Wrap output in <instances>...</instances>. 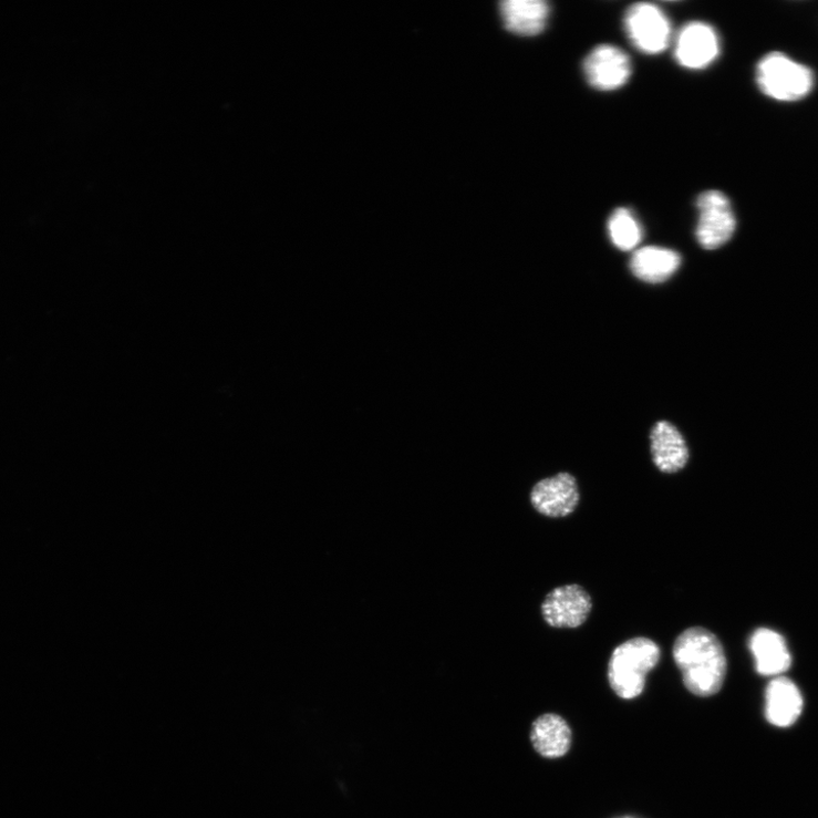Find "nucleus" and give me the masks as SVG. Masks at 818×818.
Instances as JSON below:
<instances>
[{"mask_svg": "<svg viewBox=\"0 0 818 818\" xmlns=\"http://www.w3.org/2000/svg\"><path fill=\"white\" fill-rule=\"evenodd\" d=\"M624 28L632 45L643 54L663 53L671 44L667 17L652 3H636L627 10Z\"/></svg>", "mask_w": 818, "mask_h": 818, "instance_id": "20e7f679", "label": "nucleus"}, {"mask_svg": "<svg viewBox=\"0 0 818 818\" xmlns=\"http://www.w3.org/2000/svg\"><path fill=\"white\" fill-rule=\"evenodd\" d=\"M614 818H641V817L632 816V815H625V816H620V817H614Z\"/></svg>", "mask_w": 818, "mask_h": 818, "instance_id": "f3484780", "label": "nucleus"}, {"mask_svg": "<svg viewBox=\"0 0 818 818\" xmlns=\"http://www.w3.org/2000/svg\"><path fill=\"white\" fill-rule=\"evenodd\" d=\"M749 649L762 675H779L791 665V654L784 636L773 630L758 629L750 638Z\"/></svg>", "mask_w": 818, "mask_h": 818, "instance_id": "f8f14e48", "label": "nucleus"}, {"mask_svg": "<svg viewBox=\"0 0 818 818\" xmlns=\"http://www.w3.org/2000/svg\"><path fill=\"white\" fill-rule=\"evenodd\" d=\"M534 508L548 518H567L578 507L580 493L576 478L568 472L539 482L531 490Z\"/></svg>", "mask_w": 818, "mask_h": 818, "instance_id": "1a4fd4ad", "label": "nucleus"}, {"mask_svg": "<svg viewBox=\"0 0 818 818\" xmlns=\"http://www.w3.org/2000/svg\"><path fill=\"white\" fill-rule=\"evenodd\" d=\"M756 82L759 91L778 102H798L806 99L815 85L814 72L780 52L766 54L757 64Z\"/></svg>", "mask_w": 818, "mask_h": 818, "instance_id": "7ed1b4c3", "label": "nucleus"}, {"mask_svg": "<svg viewBox=\"0 0 818 818\" xmlns=\"http://www.w3.org/2000/svg\"><path fill=\"white\" fill-rule=\"evenodd\" d=\"M804 701L798 686L787 677L774 679L766 688V718L779 727L793 725L803 712Z\"/></svg>", "mask_w": 818, "mask_h": 818, "instance_id": "9d476101", "label": "nucleus"}, {"mask_svg": "<svg viewBox=\"0 0 818 818\" xmlns=\"http://www.w3.org/2000/svg\"><path fill=\"white\" fill-rule=\"evenodd\" d=\"M721 51L715 29L704 22H691L682 28L675 40L676 62L688 70H703L712 65Z\"/></svg>", "mask_w": 818, "mask_h": 818, "instance_id": "0eeeda50", "label": "nucleus"}, {"mask_svg": "<svg viewBox=\"0 0 818 818\" xmlns=\"http://www.w3.org/2000/svg\"><path fill=\"white\" fill-rule=\"evenodd\" d=\"M583 72L592 89L613 92L623 87L632 74L629 56L613 45L593 49L583 62Z\"/></svg>", "mask_w": 818, "mask_h": 818, "instance_id": "6e6552de", "label": "nucleus"}, {"mask_svg": "<svg viewBox=\"0 0 818 818\" xmlns=\"http://www.w3.org/2000/svg\"><path fill=\"white\" fill-rule=\"evenodd\" d=\"M698 224L696 238L707 250H715L727 244L737 229L734 208L725 194L719 190H707L696 201Z\"/></svg>", "mask_w": 818, "mask_h": 818, "instance_id": "39448f33", "label": "nucleus"}, {"mask_svg": "<svg viewBox=\"0 0 818 818\" xmlns=\"http://www.w3.org/2000/svg\"><path fill=\"white\" fill-rule=\"evenodd\" d=\"M673 659L693 695L712 697L719 693L727 662L721 641L710 630L695 627L682 632L675 640Z\"/></svg>", "mask_w": 818, "mask_h": 818, "instance_id": "f257e3e1", "label": "nucleus"}, {"mask_svg": "<svg viewBox=\"0 0 818 818\" xmlns=\"http://www.w3.org/2000/svg\"><path fill=\"white\" fill-rule=\"evenodd\" d=\"M612 242L621 250L634 249L642 240V228L629 208H617L609 220Z\"/></svg>", "mask_w": 818, "mask_h": 818, "instance_id": "dca6fc26", "label": "nucleus"}, {"mask_svg": "<svg viewBox=\"0 0 818 818\" xmlns=\"http://www.w3.org/2000/svg\"><path fill=\"white\" fill-rule=\"evenodd\" d=\"M652 455L655 465L663 473H676L685 467L688 460L687 445L679 429L667 421H660L651 435Z\"/></svg>", "mask_w": 818, "mask_h": 818, "instance_id": "9b49d317", "label": "nucleus"}, {"mask_svg": "<svg viewBox=\"0 0 818 818\" xmlns=\"http://www.w3.org/2000/svg\"><path fill=\"white\" fill-rule=\"evenodd\" d=\"M661 661L659 644L649 638H633L620 644L609 665V680L613 692L622 700L639 697L645 679Z\"/></svg>", "mask_w": 818, "mask_h": 818, "instance_id": "f03ea898", "label": "nucleus"}, {"mask_svg": "<svg viewBox=\"0 0 818 818\" xmlns=\"http://www.w3.org/2000/svg\"><path fill=\"white\" fill-rule=\"evenodd\" d=\"M680 266L681 257L676 251L653 246L638 249L630 262L632 273L650 283L666 281Z\"/></svg>", "mask_w": 818, "mask_h": 818, "instance_id": "2eb2a0df", "label": "nucleus"}, {"mask_svg": "<svg viewBox=\"0 0 818 818\" xmlns=\"http://www.w3.org/2000/svg\"><path fill=\"white\" fill-rule=\"evenodd\" d=\"M550 8L542 0H506L500 4L505 28L515 34L534 37L547 24Z\"/></svg>", "mask_w": 818, "mask_h": 818, "instance_id": "4468645a", "label": "nucleus"}, {"mask_svg": "<svg viewBox=\"0 0 818 818\" xmlns=\"http://www.w3.org/2000/svg\"><path fill=\"white\" fill-rule=\"evenodd\" d=\"M530 738L539 755L553 759L566 756L570 750L572 731L563 717L545 714L534 722Z\"/></svg>", "mask_w": 818, "mask_h": 818, "instance_id": "ddd939ff", "label": "nucleus"}, {"mask_svg": "<svg viewBox=\"0 0 818 818\" xmlns=\"http://www.w3.org/2000/svg\"><path fill=\"white\" fill-rule=\"evenodd\" d=\"M592 610L588 591L579 584L553 589L543 600L541 613L545 621L557 629H577L586 623Z\"/></svg>", "mask_w": 818, "mask_h": 818, "instance_id": "423d86ee", "label": "nucleus"}]
</instances>
